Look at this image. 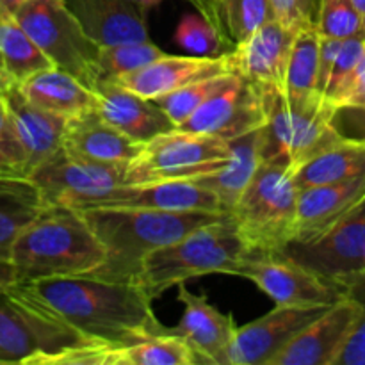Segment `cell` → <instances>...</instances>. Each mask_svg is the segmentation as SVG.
<instances>
[{
	"label": "cell",
	"mask_w": 365,
	"mask_h": 365,
	"mask_svg": "<svg viewBox=\"0 0 365 365\" xmlns=\"http://www.w3.org/2000/svg\"><path fill=\"white\" fill-rule=\"evenodd\" d=\"M91 207H128L171 212H227L212 191L192 180L123 184L86 209Z\"/></svg>",
	"instance_id": "obj_18"
},
{
	"label": "cell",
	"mask_w": 365,
	"mask_h": 365,
	"mask_svg": "<svg viewBox=\"0 0 365 365\" xmlns=\"http://www.w3.org/2000/svg\"><path fill=\"white\" fill-rule=\"evenodd\" d=\"M230 141L216 135L173 128L155 135L127 166L125 184L195 180L230 160Z\"/></svg>",
	"instance_id": "obj_9"
},
{
	"label": "cell",
	"mask_w": 365,
	"mask_h": 365,
	"mask_svg": "<svg viewBox=\"0 0 365 365\" xmlns=\"http://www.w3.org/2000/svg\"><path fill=\"white\" fill-rule=\"evenodd\" d=\"M175 43L191 56H221L225 46H230L212 21L203 14H185L175 31Z\"/></svg>",
	"instance_id": "obj_35"
},
{
	"label": "cell",
	"mask_w": 365,
	"mask_h": 365,
	"mask_svg": "<svg viewBox=\"0 0 365 365\" xmlns=\"http://www.w3.org/2000/svg\"><path fill=\"white\" fill-rule=\"evenodd\" d=\"M132 4H134V6H138L139 9L141 11H150L152 9V7H155V6H159L160 2H163V0H130Z\"/></svg>",
	"instance_id": "obj_46"
},
{
	"label": "cell",
	"mask_w": 365,
	"mask_h": 365,
	"mask_svg": "<svg viewBox=\"0 0 365 365\" xmlns=\"http://www.w3.org/2000/svg\"><path fill=\"white\" fill-rule=\"evenodd\" d=\"M274 20L299 32L316 25L317 0H271Z\"/></svg>",
	"instance_id": "obj_39"
},
{
	"label": "cell",
	"mask_w": 365,
	"mask_h": 365,
	"mask_svg": "<svg viewBox=\"0 0 365 365\" xmlns=\"http://www.w3.org/2000/svg\"><path fill=\"white\" fill-rule=\"evenodd\" d=\"M27 0H0V11L7 14H13L20 9L21 4H25Z\"/></svg>",
	"instance_id": "obj_45"
},
{
	"label": "cell",
	"mask_w": 365,
	"mask_h": 365,
	"mask_svg": "<svg viewBox=\"0 0 365 365\" xmlns=\"http://www.w3.org/2000/svg\"><path fill=\"white\" fill-rule=\"evenodd\" d=\"M362 316L360 299L346 294L314 319L271 365H337Z\"/></svg>",
	"instance_id": "obj_13"
},
{
	"label": "cell",
	"mask_w": 365,
	"mask_h": 365,
	"mask_svg": "<svg viewBox=\"0 0 365 365\" xmlns=\"http://www.w3.org/2000/svg\"><path fill=\"white\" fill-rule=\"evenodd\" d=\"M235 277L253 282L277 305L330 307L348 289L319 277L312 269L282 252H250L235 271Z\"/></svg>",
	"instance_id": "obj_10"
},
{
	"label": "cell",
	"mask_w": 365,
	"mask_h": 365,
	"mask_svg": "<svg viewBox=\"0 0 365 365\" xmlns=\"http://www.w3.org/2000/svg\"><path fill=\"white\" fill-rule=\"evenodd\" d=\"M106 248L84 212L46 205L18 235L11 253L16 282L89 274L106 262Z\"/></svg>",
	"instance_id": "obj_3"
},
{
	"label": "cell",
	"mask_w": 365,
	"mask_h": 365,
	"mask_svg": "<svg viewBox=\"0 0 365 365\" xmlns=\"http://www.w3.org/2000/svg\"><path fill=\"white\" fill-rule=\"evenodd\" d=\"M70 9L100 46L146 41L145 11L130 0H66Z\"/></svg>",
	"instance_id": "obj_24"
},
{
	"label": "cell",
	"mask_w": 365,
	"mask_h": 365,
	"mask_svg": "<svg viewBox=\"0 0 365 365\" xmlns=\"http://www.w3.org/2000/svg\"><path fill=\"white\" fill-rule=\"evenodd\" d=\"M89 342L24 282L0 292V364L48 365L64 349Z\"/></svg>",
	"instance_id": "obj_5"
},
{
	"label": "cell",
	"mask_w": 365,
	"mask_h": 365,
	"mask_svg": "<svg viewBox=\"0 0 365 365\" xmlns=\"http://www.w3.org/2000/svg\"><path fill=\"white\" fill-rule=\"evenodd\" d=\"M316 25L321 36L330 38L346 39L364 36L362 18L351 0H319Z\"/></svg>",
	"instance_id": "obj_36"
},
{
	"label": "cell",
	"mask_w": 365,
	"mask_h": 365,
	"mask_svg": "<svg viewBox=\"0 0 365 365\" xmlns=\"http://www.w3.org/2000/svg\"><path fill=\"white\" fill-rule=\"evenodd\" d=\"M48 68H53V63L16 18L0 11V81L4 89L20 86L29 77Z\"/></svg>",
	"instance_id": "obj_29"
},
{
	"label": "cell",
	"mask_w": 365,
	"mask_h": 365,
	"mask_svg": "<svg viewBox=\"0 0 365 365\" xmlns=\"http://www.w3.org/2000/svg\"><path fill=\"white\" fill-rule=\"evenodd\" d=\"M237 73L234 52L221 53V56H168L155 59L134 73L114 78L125 89H130L143 98L155 100L159 96L173 93L191 82L202 78L216 77V75Z\"/></svg>",
	"instance_id": "obj_16"
},
{
	"label": "cell",
	"mask_w": 365,
	"mask_h": 365,
	"mask_svg": "<svg viewBox=\"0 0 365 365\" xmlns=\"http://www.w3.org/2000/svg\"><path fill=\"white\" fill-rule=\"evenodd\" d=\"M327 309L277 305L266 316L237 327L228 349V365H271Z\"/></svg>",
	"instance_id": "obj_14"
},
{
	"label": "cell",
	"mask_w": 365,
	"mask_h": 365,
	"mask_svg": "<svg viewBox=\"0 0 365 365\" xmlns=\"http://www.w3.org/2000/svg\"><path fill=\"white\" fill-rule=\"evenodd\" d=\"M0 95L6 102L11 123H13L14 132H16L25 155H27L29 177H31V173L39 164H43L63 148L68 120L32 106L21 95L18 86L4 89Z\"/></svg>",
	"instance_id": "obj_22"
},
{
	"label": "cell",
	"mask_w": 365,
	"mask_h": 365,
	"mask_svg": "<svg viewBox=\"0 0 365 365\" xmlns=\"http://www.w3.org/2000/svg\"><path fill=\"white\" fill-rule=\"evenodd\" d=\"M252 252L232 214L189 232L171 245L153 250L143 260L138 284L152 299L173 285L203 274H232Z\"/></svg>",
	"instance_id": "obj_4"
},
{
	"label": "cell",
	"mask_w": 365,
	"mask_h": 365,
	"mask_svg": "<svg viewBox=\"0 0 365 365\" xmlns=\"http://www.w3.org/2000/svg\"><path fill=\"white\" fill-rule=\"evenodd\" d=\"M93 93L96 113L114 128L143 145L155 135L177 128L155 100L143 98L110 78L100 82Z\"/></svg>",
	"instance_id": "obj_20"
},
{
	"label": "cell",
	"mask_w": 365,
	"mask_h": 365,
	"mask_svg": "<svg viewBox=\"0 0 365 365\" xmlns=\"http://www.w3.org/2000/svg\"><path fill=\"white\" fill-rule=\"evenodd\" d=\"M230 214L253 252H282L294 241L298 214L291 166L264 160Z\"/></svg>",
	"instance_id": "obj_7"
},
{
	"label": "cell",
	"mask_w": 365,
	"mask_h": 365,
	"mask_svg": "<svg viewBox=\"0 0 365 365\" xmlns=\"http://www.w3.org/2000/svg\"><path fill=\"white\" fill-rule=\"evenodd\" d=\"M125 164H107L71 155L61 148L31 173L46 205L86 209L125 184Z\"/></svg>",
	"instance_id": "obj_11"
},
{
	"label": "cell",
	"mask_w": 365,
	"mask_h": 365,
	"mask_svg": "<svg viewBox=\"0 0 365 365\" xmlns=\"http://www.w3.org/2000/svg\"><path fill=\"white\" fill-rule=\"evenodd\" d=\"M365 177V139L342 138L292 171L298 191Z\"/></svg>",
	"instance_id": "obj_27"
},
{
	"label": "cell",
	"mask_w": 365,
	"mask_h": 365,
	"mask_svg": "<svg viewBox=\"0 0 365 365\" xmlns=\"http://www.w3.org/2000/svg\"><path fill=\"white\" fill-rule=\"evenodd\" d=\"M14 18L53 66L73 75L91 91L103 81L98 63L102 46L86 32L66 0H27Z\"/></svg>",
	"instance_id": "obj_8"
},
{
	"label": "cell",
	"mask_w": 365,
	"mask_h": 365,
	"mask_svg": "<svg viewBox=\"0 0 365 365\" xmlns=\"http://www.w3.org/2000/svg\"><path fill=\"white\" fill-rule=\"evenodd\" d=\"M365 52V36H353V38L342 39V46L335 59L334 70H331L330 82L324 91V98L341 109V102L351 86L353 77L356 73L360 59Z\"/></svg>",
	"instance_id": "obj_37"
},
{
	"label": "cell",
	"mask_w": 365,
	"mask_h": 365,
	"mask_svg": "<svg viewBox=\"0 0 365 365\" xmlns=\"http://www.w3.org/2000/svg\"><path fill=\"white\" fill-rule=\"evenodd\" d=\"M230 148L232 157L223 168L192 180L202 187L212 191L220 198L221 205L227 212H232L237 200L241 198L245 189L255 177L260 164L264 163L262 127L237 139H232Z\"/></svg>",
	"instance_id": "obj_25"
},
{
	"label": "cell",
	"mask_w": 365,
	"mask_h": 365,
	"mask_svg": "<svg viewBox=\"0 0 365 365\" xmlns=\"http://www.w3.org/2000/svg\"><path fill=\"white\" fill-rule=\"evenodd\" d=\"M88 341L130 346L166 334L145 289L132 282L75 274L24 282Z\"/></svg>",
	"instance_id": "obj_1"
},
{
	"label": "cell",
	"mask_w": 365,
	"mask_h": 365,
	"mask_svg": "<svg viewBox=\"0 0 365 365\" xmlns=\"http://www.w3.org/2000/svg\"><path fill=\"white\" fill-rule=\"evenodd\" d=\"M16 282V271L11 260H0V292Z\"/></svg>",
	"instance_id": "obj_44"
},
{
	"label": "cell",
	"mask_w": 365,
	"mask_h": 365,
	"mask_svg": "<svg viewBox=\"0 0 365 365\" xmlns=\"http://www.w3.org/2000/svg\"><path fill=\"white\" fill-rule=\"evenodd\" d=\"M342 109L365 110V52L362 59H360L359 68H356V73L353 77L351 86H349L348 93L342 98L341 110Z\"/></svg>",
	"instance_id": "obj_42"
},
{
	"label": "cell",
	"mask_w": 365,
	"mask_h": 365,
	"mask_svg": "<svg viewBox=\"0 0 365 365\" xmlns=\"http://www.w3.org/2000/svg\"><path fill=\"white\" fill-rule=\"evenodd\" d=\"M264 125L266 107L262 91L239 73L227 88L210 96L189 120L177 128L232 141Z\"/></svg>",
	"instance_id": "obj_15"
},
{
	"label": "cell",
	"mask_w": 365,
	"mask_h": 365,
	"mask_svg": "<svg viewBox=\"0 0 365 365\" xmlns=\"http://www.w3.org/2000/svg\"><path fill=\"white\" fill-rule=\"evenodd\" d=\"M349 294L360 299L364 307V316L360 319L359 327H356L355 334H353L351 341H349L344 353L339 359L337 365H365V274L359 282L351 285Z\"/></svg>",
	"instance_id": "obj_40"
},
{
	"label": "cell",
	"mask_w": 365,
	"mask_h": 365,
	"mask_svg": "<svg viewBox=\"0 0 365 365\" xmlns=\"http://www.w3.org/2000/svg\"><path fill=\"white\" fill-rule=\"evenodd\" d=\"M364 200L365 177L341 184L314 185L298 191V214L292 242L316 241Z\"/></svg>",
	"instance_id": "obj_21"
},
{
	"label": "cell",
	"mask_w": 365,
	"mask_h": 365,
	"mask_svg": "<svg viewBox=\"0 0 365 365\" xmlns=\"http://www.w3.org/2000/svg\"><path fill=\"white\" fill-rule=\"evenodd\" d=\"M273 18L271 0H220V31L232 50Z\"/></svg>",
	"instance_id": "obj_32"
},
{
	"label": "cell",
	"mask_w": 365,
	"mask_h": 365,
	"mask_svg": "<svg viewBox=\"0 0 365 365\" xmlns=\"http://www.w3.org/2000/svg\"><path fill=\"white\" fill-rule=\"evenodd\" d=\"M45 207L31 178H0V260H11L18 235Z\"/></svg>",
	"instance_id": "obj_28"
},
{
	"label": "cell",
	"mask_w": 365,
	"mask_h": 365,
	"mask_svg": "<svg viewBox=\"0 0 365 365\" xmlns=\"http://www.w3.org/2000/svg\"><path fill=\"white\" fill-rule=\"evenodd\" d=\"M298 32L280 21L269 20L253 32L234 52L237 73L248 78L259 89H285L287 64L292 43Z\"/></svg>",
	"instance_id": "obj_19"
},
{
	"label": "cell",
	"mask_w": 365,
	"mask_h": 365,
	"mask_svg": "<svg viewBox=\"0 0 365 365\" xmlns=\"http://www.w3.org/2000/svg\"><path fill=\"white\" fill-rule=\"evenodd\" d=\"M0 178H29L27 155L0 95Z\"/></svg>",
	"instance_id": "obj_38"
},
{
	"label": "cell",
	"mask_w": 365,
	"mask_h": 365,
	"mask_svg": "<svg viewBox=\"0 0 365 365\" xmlns=\"http://www.w3.org/2000/svg\"><path fill=\"white\" fill-rule=\"evenodd\" d=\"M18 89L32 106L66 120L95 109V93L56 66L29 77Z\"/></svg>",
	"instance_id": "obj_26"
},
{
	"label": "cell",
	"mask_w": 365,
	"mask_h": 365,
	"mask_svg": "<svg viewBox=\"0 0 365 365\" xmlns=\"http://www.w3.org/2000/svg\"><path fill=\"white\" fill-rule=\"evenodd\" d=\"M355 9L359 11L360 18H362V27H364V36H365V0H351Z\"/></svg>",
	"instance_id": "obj_47"
},
{
	"label": "cell",
	"mask_w": 365,
	"mask_h": 365,
	"mask_svg": "<svg viewBox=\"0 0 365 365\" xmlns=\"http://www.w3.org/2000/svg\"><path fill=\"white\" fill-rule=\"evenodd\" d=\"M4 91V84H2V81H0V93Z\"/></svg>",
	"instance_id": "obj_48"
},
{
	"label": "cell",
	"mask_w": 365,
	"mask_h": 365,
	"mask_svg": "<svg viewBox=\"0 0 365 365\" xmlns=\"http://www.w3.org/2000/svg\"><path fill=\"white\" fill-rule=\"evenodd\" d=\"M143 146V143L107 123L95 109L66 121L63 148L82 159L128 166L141 153Z\"/></svg>",
	"instance_id": "obj_23"
},
{
	"label": "cell",
	"mask_w": 365,
	"mask_h": 365,
	"mask_svg": "<svg viewBox=\"0 0 365 365\" xmlns=\"http://www.w3.org/2000/svg\"><path fill=\"white\" fill-rule=\"evenodd\" d=\"M198 356L191 346L170 330L146 341L116 348L114 365H196Z\"/></svg>",
	"instance_id": "obj_31"
},
{
	"label": "cell",
	"mask_w": 365,
	"mask_h": 365,
	"mask_svg": "<svg viewBox=\"0 0 365 365\" xmlns=\"http://www.w3.org/2000/svg\"><path fill=\"white\" fill-rule=\"evenodd\" d=\"M319 43L321 32L317 31V25L303 29L296 34L291 57H289L284 89L289 98H307V96L321 95L319 89H317Z\"/></svg>",
	"instance_id": "obj_30"
},
{
	"label": "cell",
	"mask_w": 365,
	"mask_h": 365,
	"mask_svg": "<svg viewBox=\"0 0 365 365\" xmlns=\"http://www.w3.org/2000/svg\"><path fill=\"white\" fill-rule=\"evenodd\" d=\"M266 107L262 127V159L278 160L294 171L327 146L341 141L335 127L339 107L323 95L289 98L278 89H260Z\"/></svg>",
	"instance_id": "obj_6"
},
{
	"label": "cell",
	"mask_w": 365,
	"mask_h": 365,
	"mask_svg": "<svg viewBox=\"0 0 365 365\" xmlns=\"http://www.w3.org/2000/svg\"><path fill=\"white\" fill-rule=\"evenodd\" d=\"M163 50L153 45L150 39L146 41H130L120 43V45L102 46L100 48V70H102L103 81L106 78H120L123 75L134 73L141 70L146 64L153 63L155 59L163 57Z\"/></svg>",
	"instance_id": "obj_34"
},
{
	"label": "cell",
	"mask_w": 365,
	"mask_h": 365,
	"mask_svg": "<svg viewBox=\"0 0 365 365\" xmlns=\"http://www.w3.org/2000/svg\"><path fill=\"white\" fill-rule=\"evenodd\" d=\"M237 75L239 73H225L191 82V84L184 86V88L177 89V91L159 96V98H155V103L173 121L175 127H180L210 96H214L221 89L227 88Z\"/></svg>",
	"instance_id": "obj_33"
},
{
	"label": "cell",
	"mask_w": 365,
	"mask_h": 365,
	"mask_svg": "<svg viewBox=\"0 0 365 365\" xmlns=\"http://www.w3.org/2000/svg\"><path fill=\"white\" fill-rule=\"evenodd\" d=\"M342 46V39L330 38V36H321L319 43V81H317V89L324 96V91L330 82L331 70H334L335 59L339 56V50Z\"/></svg>",
	"instance_id": "obj_41"
},
{
	"label": "cell",
	"mask_w": 365,
	"mask_h": 365,
	"mask_svg": "<svg viewBox=\"0 0 365 365\" xmlns=\"http://www.w3.org/2000/svg\"><path fill=\"white\" fill-rule=\"evenodd\" d=\"M284 252L319 277L349 291L365 274V200L319 239L291 242Z\"/></svg>",
	"instance_id": "obj_12"
},
{
	"label": "cell",
	"mask_w": 365,
	"mask_h": 365,
	"mask_svg": "<svg viewBox=\"0 0 365 365\" xmlns=\"http://www.w3.org/2000/svg\"><path fill=\"white\" fill-rule=\"evenodd\" d=\"M106 248V262L89 277L138 284L143 260L163 246L230 212H171V210L91 207L82 210Z\"/></svg>",
	"instance_id": "obj_2"
},
{
	"label": "cell",
	"mask_w": 365,
	"mask_h": 365,
	"mask_svg": "<svg viewBox=\"0 0 365 365\" xmlns=\"http://www.w3.org/2000/svg\"><path fill=\"white\" fill-rule=\"evenodd\" d=\"M177 287L184 314L171 331L191 346L200 364L228 365V349L237 330L232 314L220 312L207 296L192 294L184 284Z\"/></svg>",
	"instance_id": "obj_17"
},
{
	"label": "cell",
	"mask_w": 365,
	"mask_h": 365,
	"mask_svg": "<svg viewBox=\"0 0 365 365\" xmlns=\"http://www.w3.org/2000/svg\"><path fill=\"white\" fill-rule=\"evenodd\" d=\"M189 2L198 9L200 14H203L207 20L212 21L217 31H220V0H189Z\"/></svg>",
	"instance_id": "obj_43"
}]
</instances>
